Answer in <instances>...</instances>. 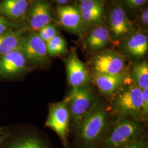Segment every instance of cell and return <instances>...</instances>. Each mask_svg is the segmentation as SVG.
Returning a JSON list of instances; mask_svg holds the SVG:
<instances>
[{
    "instance_id": "obj_1",
    "label": "cell",
    "mask_w": 148,
    "mask_h": 148,
    "mask_svg": "<svg viewBox=\"0 0 148 148\" xmlns=\"http://www.w3.org/2000/svg\"><path fill=\"white\" fill-rule=\"evenodd\" d=\"M109 119L105 106L95 101L75 126V142L78 148H99L110 127Z\"/></svg>"
},
{
    "instance_id": "obj_2",
    "label": "cell",
    "mask_w": 148,
    "mask_h": 148,
    "mask_svg": "<svg viewBox=\"0 0 148 148\" xmlns=\"http://www.w3.org/2000/svg\"><path fill=\"white\" fill-rule=\"evenodd\" d=\"M111 97L113 110L120 117H129L138 121L143 119L142 90L134 85L132 80Z\"/></svg>"
},
{
    "instance_id": "obj_3",
    "label": "cell",
    "mask_w": 148,
    "mask_h": 148,
    "mask_svg": "<svg viewBox=\"0 0 148 148\" xmlns=\"http://www.w3.org/2000/svg\"><path fill=\"white\" fill-rule=\"evenodd\" d=\"M146 134L139 121L129 117H120L110 127L98 148H119Z\"/></svg>"
},
{
    "instance_id": "obj_4",
    "label": "cell",
    "mask_w": 148,
    "mask_h": 148,
    "mask_svg": "<svg viewBox=\"0 0 148 148\" xmlns=\"http://www.w3.org/2000/svg\"><path fill=\"white\" fill-rule=\"evenodd\" d=\"M64 101L75 126L82 120L95 103L93 92L88 85L72 87Z\"/></svg>"
},
{
    "instance_id": "obj_5",
    "label": "cell",
    "mask_w": 148,
    "mask_h": 148,
    "mask_svg": "<svg viewBox=\"0 0 148 148\" xmlns=\"http://www.w3.org/2000/svg\"><path fill=\"white\" fill-rule=\"evenodd\" d=\"M69 110L64 101L50 107L46 125L57 134L64 148H69Z\"/></svg>"
},
{
    "instance_id": "obj_6",
    "label": "cell",
    "mask_w": 148,
    "mask_h": 148,
    "mask_svg": "<svg viewBox=\"0 0 148 148\" xmlns=\"http://www.w3.org/2000/svg\"><path fill=\"white\" fill-rule=\"evenodd\" d=\"M18 49L32 63L43 65L48 61L46 44L37 33L32 32L23 36Z\"/></svg>"
},
{
    "instance_id": "obj_7",
    "label": "cell",
    "mask_w": 148,
    "mask_h": 148,
    "mask_svg": "<svg viewBox=\"0 0 148 148\" xmlns=\"http://www.w3.org/2000/svg\"><path fill=\"white\" fill-rule=\"evenodd\" d=\"M95 72L117 75L125 73V59L120 54L105 51L95 55L92 61Z\"/></svg>"
},
{
    "instance_id": "obj_8",
    "label": "cell",
    "mask_w": 148,
    "mask_h": 148,
    "mask_svg": "<svg viewBox=\"0 0 148 148\" xmlns=\"http://www.w3.org/2000/svg\"><path fill=\"white\" fill-rule=\"evenodd\" d=\"M52 12L49 3L44 0L34 3L27 16V27L31 31L38 32L43 27L51 23Z\"/></svg>"
},
{
    "instance_id": "obj_9",
    "label": "cell",
    "mask_w": 148,
    "mask_h": 148,
    "mask_svg": "<svg viewBox=\"0 0 148 148\" xmlns=\"http://www.w3.org/2000/svg\"><path fill=\"white\" fill-rule=\"evenodd\" d=\"M67 79L72 87L88 85L90 75L87 68L75 54H71L65 60Z\"/></svg>"
},
{
    "instance_id": "obj_10",
    "label": "cell",
    "mask_w": 148,
    "mask_h": 148,
    "mask_svg": "<svg viewBox=\"0 0 148 148\" xmlns=\"http://www.w3.org/2000/svg\"><path fill=\"white\" fill-rule=\"evenodd\" d=\"M93 79L101 93L107 96L115 95L123 85L131 80L130 76L125 72L117 75L95 72Z\"/></svg>"
},
{
    "instance_id": "obj_11",
    "label": "cell",
    "mask_w": 148,
    "mask_h": 148,
    "mask_svg": "<svg viewBox=\"0 0 148 148\" xmlns=\"http://www.w3.org/2000/svg\"><path fill=\"white\" fill-rule=\"evenodd\" d=\"M57 14L61 25L68 31L81 35L83 30L79 8L73 5H59Z\"/></svg>"
},
{
    "instance_id": "obj_12",
    "label": "cell",
    "mask_w": 148,
    "mask_h": 148,
    "mask_svg": "<svg viewBox=\"0 0 148 148\" xmlns=\"http://www.w3.org/2000/svg\"><path fill=\"white\" fill-rule=\"evenodd\" d=\"M84 28L101 24L103 20V0H86L79 8Z\"/></svg>"
},
{
    "instance_id": "obj_13",
    "label": "cell",
    "mask_w": 148,
    "mask_h": 148,
    "mask_svg": "<svg viewBox=\"0 0 148 148\" xmlns=\"http://www.w3.org/2000/svg\"><path fill=\"white\" fill-rule=\"evenodd\" d=\"M111 32L115 38H121L133 33L134 27L132 22L128 18L121 6L113 8L109 16Z\"/></svg>"
},
{
    "instance_id": "obj_14",
    "label": "cell",
    "mask_w": 148,
    "mask_h": 148,
    "mask_svg": "<svg viewBox=\"0 0 148 148\" xmlns=\"http://www.w3.org/2000/svg\"><path fill=\"white\" fill-rule=\"evenodd\" d=\"M27 59L19 49L0 57V76H9L21 73L26 69Z\"/></svg>"
},
{
    "instance_id": "obj_15",
    "label": "cell",
    "mask_w": 148,
    "mask_h": 148,
    "mask_svg": "<svg viewBox=\"0 0 148 148\" xmlns=\"http://www.w3.org/2000/svg\"><path fill=\"white\" fill-rule=\"evenodd\" d=\"M29 2L30 0H2L0 14L12 21H21L27 16Z\"/></svg>"
},
{
    "instance_id": "obj_16",
    "label": "cell",
    "mask_w": 148,
    "mask_h": 148,
    "mask_svg": "<svg viewBox=\"0 0 148 148\" xmlns=\"http://www.w3.org/2000/svg\"><path fill=\"white\" fill-rule=\"evenodd\" d=\"M127 53L137 58L145 56L148 50L147 36L143 32H136L128 38L125 43Z\"/></svg>"
},
{
    "instance_id": "obj_17",
    "label": "cell",
    "mask_w": 148,
    "mask_h": 148,
    "mask_svg": "<svg viewBox=\"0 0 148 148\" xmlns=\"http://www.w3.org/2000/svg\"><path fill=\"white\" fill-rule=\"evenodd\" d=\"M110 40V34L106 27H95L90 32L86 40V43L90 50L97 51L106 47Z\"/></svg>"
},
{
    "instance_id": "obj_18",
    "label": "cell",
    "mask_w": 148,
    "mask_h": 148,
    "mask_svg": "<svg viewBox=\"0 0 148 148\" xmlns=\"http://www.w3.org/2000/svg\"><path fill=\"white\" fill-rule=\"evenodd\" d=\"M23 31L11 30L0 35V54L1 56L19 49Z\"/></svg>"
},
{
    "instance_id": "obj_19",
    "label": "cell",
    "mask_w": 148,
    "mask_h": 148,
    "mask_svg": "<svg viewBox=\"0 0 148 148\" xmlns=\"http://www.w3.org/2000/svg\"><path fill=\"white\" fill-rule=\"evenodd\" d=\"M130 76L133 83L140 90L148 88V64L146 62L134 64Z\"/></svg>"
},
{
    "instance_id": "obj_20",
    "label": "cell",
    "mask_w": 148,
    "mask_h": 148,
    "mask_svg": "<svg viewBox=\"0 0 148 148\" xmlns=\"http://www.w3.org/2000/svg\"><path fill=\"white\" fill-rule=\"evenodd\" d=\"M48 55L56 56L63 54L67 50L66 42L63 37L57 35L46 43Z\"/></svg>"
},
{
    "instance_id": "obj_21",
    "label": "cell",
    "mask_w": 148,
    "mask_h": 148,
    "mask_svg": "<svg viewBox=\"0 0 148 148\" xmlns=\"http://www.w3.org/2000/svg\"><path fill=\"white\" fill-rule=\"evenodd\" d=\"M8 148H49L44 142L36 137L23 138L12 143Z\"/></svg>"
},
{
    "instance_id": "obj_22",
    "label": "cell",
    "mask_w": 148,
    "mask_h": 148,
    "mask_svg": "<svg viewBox=\"0 0 148 148\" xmlns=\"http://www.w3.org/2000/svg\"><path fill=\"white\" fill-rule=\"evenodd\" d=\"M37 34L46 43L57 35V29L54 24L50 23L41 29Z\"/></svg>"
},
{
    "instance_id": "obj_23",
    "label": "cell",
    "mask_w": 148,
    "mask_h": 148,
    "mask_svg": "<svg viewBox=\"0 0 148 148\" xmlns=\"http://www.w3.org/2000/svg\"><path fill=\"white\" fill-rule=\"evenodd\" d=\"M119 148H148V141L146 135L137 140Z\"/></svg>"
},
{
    "instance_id": "obj_24",
    "label": "cell",
    "mask_w": 148,
    "mask_h": 148,
    "mask_svg": "<svg viewBox=\"0 0 148 148\" xmlns=\"http://www.w3.org/2000/svg\"><path fill=\"white\" fill-rule=\"evenodd\" d=\"M15 27L14 23L5 18L0 16V35L13 30Z\"/></svg>"
},
{
    "instance_id": "obj_25",
    "label": "cell",
    "mask_w": 148,
    "mask_h": 148,
    "mask_svg": "<svg viewBox=\"0 0 148 148\" xmlns=\"http://www.w3.org/2000/svg\"><path fill=\"white\" fill-rule=\"evenodd\" d=\"M143 119L147 120L148 116V88L142 90Z\"/></svg>"
},
{
    "instance_id": "obj_26",
    "label": "cell",
    "mask_w": 148,
    "mask_h": 148,
    "mask_svg": "<svg viewBox=\"0 0 148 148\" xmlns=\"http://www.w3.org/2000/svg\"><path fill=\"white\" fill-rule=\"evenodd\" d=\"M126 1L132 7H138L143 5L147 0H126Z\"/></svg>"
},
{
    "instance_id": "obj_27",
    "label": "cell",
    "mask_w": 148,
    "mask_h": 148,
    "mask_svg": "<svg viewBox=\"0 0 148 148\" xmlns=\"http://www.w3.org/2000/svg\"><path fill=\"white\" fill-rule=\"evenodd\" d=\"M141 21L143 24L145 25H147L148 23V9L147 8L145 9L141 16Z\"/></svg>"
},
{
    "instance_id": "obj_28",
    "label": "cell",
    "mask_w": 148,
    "mask_h": 148,
    "mask_svg": "<svg viewBox=\"0 0 148 148\" xmlns=\"http://www.w3.org/2000/svg\"><path fill=\"white\" fill-rule=\"evenodd\" d=\"M54 1H56L57 2H58L59 4L65 5L69 2V0H54Z\"/></svg>"
},
{
    "instance_id": "obj_29",
    "label": "cell",
    "mask_w": 148,
    "mask_h": 148,
    "mask_svg": "<svg viewBox=\"0 0 148 148\" xmlns=\"http://www.w3.org/2000/svg\"><path fill=\"white\" fill-rule=\"evenodd\" d=\"M78 1H79L80 3H82V2H83L84 1H86V0H78Z\"/></svg>"
}]
</instances>
